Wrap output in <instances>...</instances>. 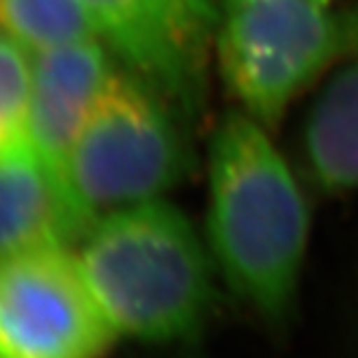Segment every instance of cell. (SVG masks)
Here are the masks:
<instances>
[{"mask_svg": "<svg viewBox=\"0 0 358 358\" xmlns=\"http://www.w3.org/2000/svg\"><path fill=\"white\" fill-rule=\"evenodd\" d=\"M206 229L229 289L283 330L296 309L309 208L268 127L238 108L220 119L210 141Z\"/></svg>", "mask_w": 358, "mask_h": 358, "instance_id": "obj_1", "label": "cell"}, {"mask_svg": "<svg viewBox=\"0 0 358 358\" xmlns=\"http://www.w3.org/2000/svg\"><path fill=\"white\" fill-rule=\"evenodd\" d=\"M73 252L119 337L182 343L214 315L210 246L164 196L101 214Z\"/></svg>", "mask_w": 358, "mask_h": 358, "instance_id": "obj_2", "label": "cell"}, {"mask_svg": "<svg viewBox=\"0 0 358 358\" xmlns=\"http://www.w3.org/2000/svg\"><path fill=\"white\" fill-rule=\"evenodd\" d=\"M358 52V5L231 0L218 5L214 57L238 110L274 127L326 71Z\"/></svg>", "mask_w": 358, "mask_h": 358, "instance_id": "obj_3", "label": "cell"}, {"mask_svg": "<svg viewBox=\"0 0 358 358\" xmlns=\"http://www.w3.org/2000/svg\"><path fill=\"white\" fill-rule=\"evenodd\" d=\"M171 101L130 69L108 73L67 162V188L95 222L162 199L190 171V149Z\"/></svg>", "mask_w": 358, "mask_h": 358, "instance_id": "obj_4", "label": "cell"}, {"mask_svg": "<svg viewBox=\"0 0 358 358\" xmlns=\"http://www.w3.org/2000/svg\"><path fill=\"white\" fill-rule=\"evenodd\" d=\"M117 339L73 248L0 255V358H106Z\"/></svg>", "mask_w": 358, "mask_h": 358, "instance_id": "obj_5", "label": "cell"}, {"mask_svg": "<svg viewBox=\"0 0 358 358\" xmlns=\"http://www.w3.org/2000/svg\"><path fill=\"white\" fill-rule=\"evenodd\" d=\"M110 52L186 117L206 104L218 0H80Z\"/></svg>", "mask_w": 358, "mask_h": 358, "instance_id": "obj_6", "label": "cell"}, {"mask_svg": "<svg viewBox=\"0 0 358 358\" xmlns=\"http://www.w3.org/2000/svg\"><path fill=\"white\" fill-rule=\"evenodd\" d=\"M108 52L104 41L91 37L31 57V145L67 192V162L73 143L113 71Z\"/></svg>", "mask_w": 358, "mask_h": 358, "instance_id": "obj_7", "label": "cell"}, {"mask_svg": "<svg viewBox=\"0 0 358 358\" xmlns=\"http://www.w3.org/2000/svg\"><path fill=\"white\" fill-rule=\"evenodd\" d=\"M91 224L33 145L0 160V255L73 248Z\"/></svg>", "mask_w": 358, "mask_h": 358, "instance_id": "obj_8", "label": "cell"}, {"mask_svg": "<svg viewBox=\"0 0 358 358\" xmlns=\"http://www.w3.org/2000/svg\"><path fill=\"white\" fill-rule=\"evenodd\" d=\"M300 147L304 169L322 192L358 190V52L313 101Z\"/></svg>", "mask_w": 358, "mask_h": 358, "instance_id": "obj_9", "label": "cell"}, {"mask_svg": "<svg viewBox=\"0 0 358 358\" xmlns=\"http://www.w3.org/2000/svg\"><path fill=\"white\" fill-rule=\"evenodd\" d=\"M0 33L31 57L97 37L80 0H0Z\"/></svg>", "mask_w": 358, "mask_h": 358, "instance_id": "obj_10", "label": "cell"}, {"mask_svg": "<svg viewBox=\"0 0 358 358\" xmlns=\"http://www.w3.org/2000/svg\"><path fill=\"white\" fill-rule=\"evenodd\" d=\"M31 55L0 33V160L31 147Z\"/></svg>", "mask_w": 358, "mask_h": 358, "instance_id": "obj_11", "label": "cell"}, {"mask_svg": "<svg viewBox=\"0 0 358 358\" xmlns=\"http://www.w3.org/2000/svg\"><path fill=\"white\" fill-rule=\"evenodd\" d=\"M222 3H231V0H218V5H222Z\"/></svg>", "mask_w": 358, "mask_h": 358, "instance_id": "obj_12", "label": "cell"}]
</instances>
